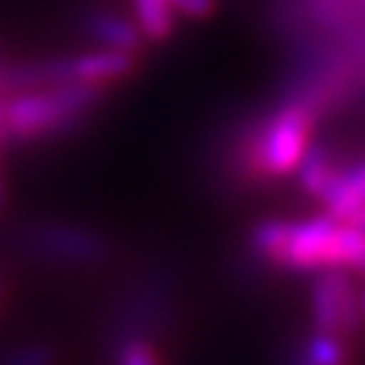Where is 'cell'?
<instances>
[{
    "label": "cell",
    "mask_w": 365,
    "mask_h": 365,
    "mask_svg": "<svg viewBox=\"0 0 365 365\" xmlns=\"http://www.w3.org/2000/svg\"><path fill=\"white\" fill-rule=\"evenodd\" d=\"M346 225H352V227H357V230H363L365 233V203L363 206H357V209L352 211V214H349V217H346Z\"/></svg>",
    "instance_id": "14"
},
{
    "label": "cell",
    "mask_w": 365,
    "mask_h": 365,
    "mask_svg": "<svg viewBox=\"0 0 365 365\" xmlns=\"http://www.w3.org/2000/svg\"><path fill=\"white\" fill-rule=\"evenodd\" d=\"M117 365H163L157 349L144 339H128L117 352Z\"/></svg>",
    "instance_id": "12"
},
{
    "label": "cell",
    "mask_w": 365,
    "mask_h": 365,
    "mask_svg": "<svg viewBox=\"0 0 365 365\" xmlns=\"http://www.w3.org/2000/svg\"><path fill=\"white\" fill-rule=\"evenodd\" d=\"M319 111L300 98H284V103L265 119L255 122L238 141L233 170L241 179H282L295 173L314 138Z\"/></svg>",
    "instance_id": "2"
},
{
    "label": "cell",
    "mask_w": 365,
    "mask_h": 365,
    "mask_svg": "<svg viewBox=\"0 0 365 365\" xmlns=\"http://www.w3.org/2000/svg\"><path fill=\"white\" fill-rule=\"evenodd\" d=\"M360 295L349 271H322L314 274L312 284V322L314 330L333 333L352 341L360 330Z\"/></svg>",
    "instance_id": "4"
},
{
    "label": "cell",
    "mask_w": 365,
    "mask_h": 365,
    "mask_svg": "<svg viewBox=\"0 0 365 365\" xmlns=\"http://www.w3.org/2000/svg\"><path fill=\"white\" fill-rule=\"evenodd\" d=\"M295 357L309 365H349V341L333 333L312 330V336L295 352Z\"/></svg>",
    "instance_id": "11"
},
{
    "label": "cell",
    "mask_w": 365,
    "mask_h": 365,
    "mask_svg": "<svg viewBox=\"0 0 365 365\" xmlns=\"http://www.w3.org/2000/svg\"><path fill=\"white\" fill-rule=\"evenodd\" d=\"M27 247L57 262H98L108 255V244L101 235L76 225H46L30 233Z\"/></svg>",
    "instance_id": "5"
},
{
    "label": "cell",
    "mask_w": 365,
    "mask_h": 365,
    "mask_svg": "<svg viewBox=\"0 0 365 365\" xmlns=\"http://www.w3.org/2000/svg\"><path fill=\"white\" fill-rule=\"evenodd\" d=\"M108 90L87 84H36L6 98V144H36L73 133L95 114Z\"/></svg>",
    "instance_id": "3"
},
{
    "label": "cell",
    "mask_w": 365,
    "mask_h": 365,
    "mask_svg": "<svg viewBox=\"0 0 365 365\" xmlns=\"http://www.w3.org/2000/svg\"><path fill=\"white\" fill-rule=\"evenodd\" d=\"M336 170H339V163H336L333 149H327V146H309V152H306V157L300 160L298 165V179L303 192L312 197H319Z\"/></svg>",
    "instance_id": "10"
},
{
    "label": "cell",
    "mask_w": 365,
    "mask_h": 365,
    "mask_svg": "<svg viewBox=\"0 0 365 365\" xmlns=\"http://www.w3.org/2000/svg\"><path fill=\"white\" fill-rule=\"evenodd\" d=\"M249 247L268 265L300 274H357L365 265V233L330 214L303 222L265 220L252 230Z\"/></svg>",
    "instance_id": "1"
},
{
    "label": "cell",
    "mask_w": 365,
    "mask_h": 365,
    "mask_svg": "<svg viewBox=\"0 0 365 365\" xmlns=\"http://www.w3.org/2000/svg\"><path fill=\"white\" fill-rule=\"evenodd\" d=\"M84 30L101 46L122 49V52H133V54L141 52V46H144L146 41L141 27L117 11H90L87 22H84Z\"/></svg>",
    "instance_id": "8"
},
{
    "label": "cell",
    "mask_w": 365,
    "mask_h": 365,
    "mask_svg": "<svg viewBox=\"0 0 365 365\" xmlns=\"http://www.w3.org/2000/svg\"><path fill=\"white\" fill-rule=\"evenodd\" d=\"M0 149H3V144H0ZM3 206H6V179H3V165H0V211H3Z\"/></svg>",
    "instance_id": "15"
},
{
    "label": "cell",
    "mask_w": 365,
    "mask_h": 365,
    "mask_svg": "<svg viewBox=\"0 0 365 365\" xmlns=\"http://www.w3.org/2000/svg\"><path fill=\"white\" fill-rule=\"evenodd\" d=\"M66 63H68V81L98 87V90H108L117 81H125V78H130L135 73L138 54L101 46L95 52L78 54V57H66Z\"/></svg>",
    "instance_id": "6"
},
{
    "label": "cell",
    "mask_w": 365,
    "mask_h": 365,
    "mask_svg": "<svg viewBox=\"0 0 365 365\" xmlns=\"http://www.w3.org/2000/svg\"><path fill=\"white\" fill-rule=\"evenodd\" d=\"M325 214H330L333 220L344 222L352 214L357 206L365 203V157L354 160L346 165H339V170L333 173V179L327 182V187L322 190V195L317 197Z\"/></svg>",
    "instance_id": "7"
},
{
    "label": "cell",
    "mask_w": 365,
    "mask_h": 365,
    "mask_svg": "<svg viewBox=\"0 0 365 365\" xmlns=\"http://www.w3.org/2000/svg\"><path fill=\"white\" fill-rule=\"evenodd\" d=\"M135 25L141 27L146 41L163 43L176 33V11L170 9V0H133Z\"/></svg>",
    "instance_id": "9"
},
{
    "label": "cell",
    "mask_w": 365,
    "mask_h": 365,
    "mask_svg": "<svg viewBox=\"0 0 365 365\" xmlns=\"http://www.w3.org/2000/svg\"><path fill=\"white\" fill-rule=\"evenodd\" d=\"M0 365H52V352L46 346H22L9 354Z\"/></svg>",
    "instance_id": "13"
},
{
    "label": "cell",
    "mask_w": 365,
    "mask_h": 365,
    "mask_svg": "<svg viewBox=\"0 0 365 365\" xmlns=\"http://www.w3.org/2000/svg\"><path fill=\"white\" fill-rule=\"evenodd\" d=\"M357 274H360V276H365V265H363V268H360V271H357Z\"/></svg>",
    "instance_id": "17"
},
{
    "label": "cell",
    "mask_w": 365,
    "mask_h": 365,
    "mask_svg": "<svg viewBox=\"0 0 365 365\" xmlns=\"http://www.w3.org/2000/svg\"><path fill=\"white\" fill-rule=\"evenodd\" d=\"M360 312H363V317H365V292L360 295Z\"/></svg>",
    "instance_id": "16"
}]
</instances>
